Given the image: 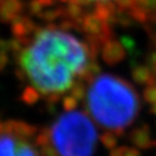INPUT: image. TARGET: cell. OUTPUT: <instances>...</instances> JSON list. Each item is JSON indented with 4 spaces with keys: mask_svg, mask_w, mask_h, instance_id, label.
Returning <instances> with one entry per match:
<instances>
[{
    "mask_svg": "<svg viewBox=\"0 0 156 156\" xmlns=\"http://www.w3.org/2000/svg\"><path fill=\"white\" fill-rule=\"evenodd\" d=\"M155 86H156V82H155Z\"/></svg>",
    "mask_w": 156,
    "mask_h": 156,
    "instance_id": "cell-25",
    "label": "cell"
},
{
    "mask_svg": "<svg viewBox=\"0 0 156 156\" xmlns=\"http://www.w3.org/2000/svg\"><path fill=\"white\" fill-rule=\"evenodd\" d=\"M15 76H16L17 80L24 81L26 78H27V74H26V72L23 71L22 68H16V69H15Z\"/></svg>",
    "mask_w": 156,
    "mask_h": 156,
    "instance_id": "cell-21",
    "label": "cell"
},
{
    "mask_svg": "<svg viewBox=\"0 0 156 156\" xmlns=\"http://www.w3.org/2000/svg\"><path fill=\"white\" fill-rule=\"evenodd\" d=\"M4 133V122L1 120V118H0V135Z\"/></svg>",
    "mask_w": 156,
    "mask_h": 156,
    "instance_id": "cell-24",
    "label": "cell"
},
{
    "mask_svg": "<svg viewBox=\"0 0 156 156\" xmlns=\"http://www.w3.org/2000/svg\"><path fill=\"white\" fill-rule=\"evenodd\" d=\"M62 104L65 111H74L78 106V100L72 95H68V96H65L62 98Z\"/></svg>",
    "mask_w": 156,
    "mask_h": 156,
    "instance_id": "cell-14",
    "label": "cell"
},
{
    "mask_svg": "<svg viewBox=\"0 0 156 156\" xmlns=\"http://www.w3.org/2000/svg\"><path fill=\"white\" fill-rule=\"evenodd\" d=\"M71 95L74 96L78 101H81L86 96V87L83 81H75L71 88Z\"/></svg>",
    "mask_w": 156,
    "mask_h": 156,
    "instance_id": "cell-13",
    "label": "cell"
},
{
    "mask_svg": "<svg viewBox=\"0 0 156 156\" xmlns=\"http://www.w3.org/2000/svg\"><path fill=\"white\" fill-rule=\"evenodd\" d=\"M81 1H84V2H108L110 0H81Z\"/></svg>",
    "mask_w": 156,
    "mask_h": 156,
    "instance_id": "cell-22",
    "label": "cell"
},
{
    "mask_svg": "<svg viewBox=\"0 0 156 156\" xmlns=\"http://www.w3.org/2000/svg\"><path fill=\"white\" fill-rule=\"evenodd\" d=\"M101 73V66L100 64L96 62V60H91V62L87 65L86 69L83 71V73L81 74L80 80L83 81V82H88L90 83L95 78H97Z\"/></svg>",
    "mask_w": 156,
    "mask_h": 156,
    "instance_id": "cell-9",
    "label": "cell"
},
{
    "mask_svg": "<svg viewBox=\"0 0 156 156\" xmlns=\"http://www.w3.org/2000/svg\"><path fill=\"white\" fill-rule=\"evenodd\" d=\"M0 156H39V154L27 139L2 133L0 135Z\"/></svg>",
    "mask_w": 156,
    "mask_h": 156,
    "instance_id": "cell-4",
    "label": "cell"
},
{
    "mask_svg": "<svg viewBox=\"0 0 156 156\" xmlns=\"http://www.w3.org/2000/svg\"><path fill=\"white\" fill-rule=\"evenodd\" d=\"M151 113H154V115L156 116V103H154V104H151Z\"/></svg>",
    "mask_w": 156,
    "mask_h": 156,
    "instance_id": "cell-23",
    "label": "cell"
},
{
    "mask_svg": "<svg viewBox=\"0 0 156 156\" xmlns=\"http://www.w3.org/2000/svg\"><path fill=\"white\" fill-rule=\"evenodd\" d=\"M52 139H51V128L44 127L41 131H38V133L35 135V145L43 147V146L49 145Z\"/></svg>",
    "mask_w": 156,
    "mask_h": 156,
    "instance_id": "cell-11",
    "label": "cell"
},
{
    "mask_svg": "<svg viewBox=\"0 0 156 156\" xmlns=\"http://www.w3.org/2000/svg\"><path fill=\"white\" fill-rule=\"evenodd\" d=\"M129 140L139 149H149L156 145V142L151 138V129L148 125H142L132 131Z\"/></svg>",
    "mask_w": 156,
    "mask_h": 156,
    "instance_id": "cell-7",
    "label": "cell"
},
{
    "mask_svg": "<svg viewBox=\"0 0 156 156\" xmlns=\"http://www.w3.org/2000/svg\"><path fill=\"white\" fill-rule=\"evenodd\" d=\"M4 133L21 139H30L38 133V127L20 119H7L4 122Z\"/></svg>",
    "mask_w": 156,
    "mask_h": 156,
    "instance_id": "cell-5",
    "label": "cell"
},
{
    "mask_svg": "<svg viewBox=\"0 0 156 156\" xmlns=\"http://www.w3.org/2000/svg\"><path fill=\"white\" fill-rule=\"evenodd\" d=\"M88 46L72 34L56 28L42 29L24 48L19 64L41 94H62L89 64Z\"/></svg>",
    "mask_w": 156,
    "mask_h": 156,
    "instance_id": "cell-1",
    "label": "cell"
},
{
    "mask_svg": "<svg viewBox=\"0 0 156 156\" xmlns=\"http://www.w3.org/2000/svg\"><path fill=\"white\" fill-rule=\"evenodd\" d=\"M122 156H141V153H140L139 148L136 147H126V149L124 151L123 155Z\"/></svg>",
    "mask_w": 156,
    "mask_h": 156,
    "instance_id": "cell-17",
    "label": "cell"
},
{
    "mask_svg": "<svg viewBox=\"0 0 156 156\" xmlns=\"http://www.w3.org/2000/svg\"><path fill=\"white\" fill-rule=\"evenodd\" d=\"M126 149V146H120V147H116L110 151L109 156H122L123 155L124 151Z\"/></svg>",
    "mask_w": 156,
    "mask_h": 156,
    "instance_id": "cell-20",
    "label": "cell"
},
{
    "mask_svg": "<svg viewBox=\"0 0 156 156\" xmlns=\"http://www.w3.org/2000/svg\"><path fill=\"white\" fill-rule=\"evenodd\" d=\"M39 97H41V95H39L38 90L33 86H27L23 89L22 94L20 96V100L27 105H34L39 101Z\"/></svg>",
    "mask_w": 156,
    "mask_h": 156,
    "instance_id": "cell-10",
    "label": "cell"
},
{
    "mask_svg": "<svg viewBox=\"0 0 156 156\" xmlns=\"http://www.w3.org/2000/svg\"><path fill=\"white\" fill-rule=\"evenodd\" d=\"M50 128L52 144L59 156L94 155L97 131L84 112L66 111Z\"/></svg>",
    "mask_w": 156,
    "mask_h": 156,
    "instance_id": "cell-3",
    "label": "cell"
},
{
    "mask_svg": "<svg viewBox=\"0 0 156 156\" xmlns=\"http://www.w3.org/2000/svg\"><path fill=\"white\" fill-rule=\"evenodd\" d=\"M132 78L138 84L151 86L155 84L156 76L153 74L151 68L145 65H136L132 69Z\"/></svg>",
    "mask_w": 156,
    "mask_h": 156,
    "instance_id": "cell-8",
    "label": "cell"
},
{
    "mask_svg": "<svg viewBox=\"0 0 156 156\" xmlns=\"http://www.w3.org/2000/svg\"><path fill=\"white\" fill-rule=\"evenodd\" d=\"M8 64V56L5 51H0V73L5 69Z\"/></svg>",
    "mask_w": 156,
    "mask_h": 156,
    "instance_id": "cell-18",
    "label": "cell"
},
{
    "mask_svg": "<svg viewBox=\"0 0 156 156\" xmlns=\"http://www.w3.org/2000/svg\"><path fill=\"white\" fill-rule=\"evenodd\" d=\"M87 108L96 123L122 135L124 128L138 117L140 100L128 81L112 74H100L90 82Z\"/></svg>",
    "mask_w": 156,
    "mask_h": 156,
    "instance_id": "cell-2",
    "label": "cell"
},
{
    "mask_svg": "<svg viewBox=\"0 0 156 156\" xmlns=\"http://www.w3.org/2000/svg\"><path fill=\"white\" fill-rule=\"evenodd\" d=\"M142 8H156V0H138Z\"/></svg>",
    "mask_w": 156,
    "mask_h": 156,
    "instance_id": "cell-19",
    "label": "cell"
},
{
    "mask_svg": "<svg viewBox=\"0 0 156 156\" xmlns=\"http://www.w3.org/2000/svg\"><path fill=\"white\" fill-rule=\"evenodd\" d=\"M144 97L147 103L154 104L156 103V86L151 84V86H147V88L144 91Z\"/></svg>",
    "mask_w": 156,
    "mask_h": 156,
    "instance_id": "cell-15",
    "label": "cell"
},
{
    "mask_svg": "<svg viewBox=\"0 0 156 156\" xmlns=\"http://www.w3.org/2000/svg\"><path fill=\"white\" fill-rule=\"evenodd\" d=\"M39 155L41 156H59V154H58V151H56V148L52 147V146L49 144V145L41 147Z\"/></svg>",
    "mask_w": 156,
    "mask_h": 156,
    "instance_id": "cell-16",
    "label": "cell"
},
{
    "mask_svg": "<svg viewBox=\"0 0 156 156\" xmlns=\"http://www.w3.org/2000/svg\"><path fill=\"white\" fill-rule=\"evenodd\" d=\"M101 55H102L103 62L105 64L110 65V66H115L125 59L126 51H125V48L118 41L110 38L102 46Z\"/></svg>",
    "mask_w": 156,
    "mask_h": 156,
    "instance_id": "cell-6",
    "label": "cell"
},
{
    "mask_svg": "<svg viewBox=\"0 0 156 156\" xmlns=\"http://www.w3.org/2000/svg\"><path fill=\"white\" fill-rule=\"evenodd\" d=\"M100 141L106 149L111 151L113 148H116L118 145L117 134L112 133V132H105L100 136Z\"/></svg>",
    "mask_w": 156,
    "mask_h": 156,
    "instance_id": "cell-12",
    "label": "cell"
}]
</instances>
